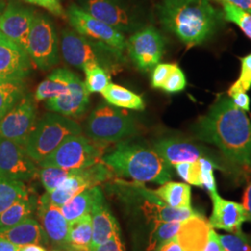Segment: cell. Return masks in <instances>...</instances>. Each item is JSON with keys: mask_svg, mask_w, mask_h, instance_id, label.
Returning a JSON list of instances; mask_svg holds the SVG:
<instances>
[{"mask_svg": "<svg viewBox=\"0 0 251 251\" xmlns=\"http://www.w3.org/2000/svg\"><path fill=\"white\" fill-rule=\"evenodd\" d=\"M194 131L198 140L218 147L236 168L251 171V122L232 99L217 100Z\"/></svg>", "mask_w": 251, "mask_h": 251, "instance_id": "cell-1", "label": "cell"}, {"mask_svg": "<svg viewBox=\"0 0 251 251\" xmlns=\"http://www.w3.org/2000/svg\"><path fill=\"white\" fill-rule=\"evenodd\" d=\"M157 14L162 25L188 47L213 36L225 19L210 0H163Z\"/></svg>", "mask_w": 251, "mask_h": 251, "instance_id": "cell-2", "label": "cell"}, {"mask_svg": "<svg viewBox=\"0 0 251 251\" xmlns=\"http://www.w3.org/2000/svg\"><path fill=\"white\" fill-rule=\"evenodd\" d=\"M101 162L117 176L136 182L164 184L171 179V167L153 148L126 140L102 156Z\"/></svg>", "mask_w": 251, "mask_h": 251, "instance_id": "cell-3", "label": "cell"}, {"mask_svg": "<svg viewBox=\"0 0 251 251\" xmlns=\"http://www.w3.org/2000/svg\"><path fill=\"white\" fill-rule=\"evenodd\" d=\"M61 49L64 61L81 69L88 64H96L110 74L120 71L125 63L123 51L75 30H63Z\"/></svg>", "mask_w": 251, "mask_h": 251, "instance_id": "cell-4", "label": "cell"}, {"mask_svg": "<svg viewBox=\"0 0 251 251\" xmlns=\"http://www.w3.org/2000/svg\"><path fill=\"white\" fill-rule=\"evenodd\" d=\"M82 128L70 117L47 113L36 122L25 144L28 155L38 164L73 135L81 134Z\"/></svg>", "mask_w": 251, "mask_h": 251, "instance_id": "cell-5", "label": "cell"}, {"mask_svg": "<svg viewBox=\"0 0 251 251\" xmlns=\"http://www.w3.org/2000/svg\"><path fill=\"white\" fill-rule=\"evenodd\" d=\"M139 131L134 117L120 108L101 103L95 108L85 125L87 137L99 144L118 143Z\"/></svg>", "mask_w": 251, "mask_h": 251, "instance_id": "cell-6", "label": "cell"}, {"mask_svg": "<svg viewBox=\"0 0 251 251\" xmlns=\"http://www.w3.org/2000/svg\"><path fill=\"white\" fill-rule=\"evenodd\" d=\"M106 144H99L84 135H73L64 140L53 152L37 165L39 168L57 167L65 170H81L99 162Z\"/></svg>", "mask_w": 251, "mask_h": 251, "instance_id": "cell-7", "label": "cell"}, {"mask_svg": "<svg viewBox=\"0 0 251 251\" xmlns=\"http://www.w3.org/2000/svg\"><path fill=\"white\" fill-rule=\"evenodd\" d=\"M76 5L121 33L144 28L140 10L129 0H77Z\"/></svg>", "mask_w": 251, "mask_h": 251, "instance_id": "cell-8", "label": "cell"}, {"mask_svg": "<svg viewBox=\"0 0 251 251\" xmlns=\"http://www.w3.org/2000/svg\"><path fill=\"white\" fill-rule=\"evenodd\" d=\"M59 38L53 22L46 14L36 13L30 30L26 51L41 70L59 63Z\"/></svg>", "mask_w": 251, "mask_h": 251, "instance_id": "cell-9", "label": "cell"}, {"mask_svg": "<svg viewBox=\"0 0 251 251\" xmlns=\"http://www.w3.org/2000/svg\"><path fill=\"white\" fill-rule=\"evenodd\" d=\"M126 49L137 68L142 72H149L163 57L165 39L156 28L144 27L127 39Z\"/></svg>", "mask_w": 251, "mask_h": 251, "instance_id": "cell-10", "label": "cell"}, {"mask_svg": "<svg viewBox=\"0 0 251 251\" xmlns=\"http://www.w3.org/2000/svg\"><path fill=\"white\" fill-rule=\"evenodd\" d=\"M111 177H113V171L104 163L99 162L89 168L77 170L58 188L50 193L46 192V198L55 206L61 207L82 191L99 185Z\"/></svg>", "mask_w": 251, "mask_h": 251, "instance_id": "cell-11", "label": "cell"}, {"mask_svg": "<svg viewBox=\"0 0 251 251\" xmlns=\"http://www.w3.org/2000/svg\"><path fill=\"white\" fill-rule=\"evenodd\" d=\"M66 18L75 32L82 36L104 42L117 50L124 51L126 39L124 35L114 27L91 16L80 9L76 4H71L65 11Z\"/></svg>", "mask_w": 251, "mask_h": 251, "instance_id": "cell-12", "label": "cell"}, {"mask_svg": "<svg viewBox=\"0 0 251 251\" xmlns=\"http://www.w3.org/2000/svg\"><path fill=\"white\" fill-rule=\"evenodd\" d=\"M38 167L25 146L0 136V177L26 182L38 176Z\"/></svg>", "mask_w": 251, "mask_h": 251, "instance_id": "cell-13", "label": "cell"}, {"mask_svg": "<svg viewBox=\"0 0 251 251\" xmlns=\"http://www.w3.org/2000/svg\"><path fill=\"white\" fill-rule=\"evenodd\" d=\"M34 97L25 94L18 103L0 120V136L25 146L36 122Z\"/></svg>", "mask_w": 251, "mask_h": 251, "instance_id": "cell-14", "label": "cell"}, {"mask_svg": "<svg viewBox=\"0 0 251 251\" xmlns=\"http://www.w3.org/2000/svg\"><path fill=\"white\" fill-rule=\"evenodd\" d=\"M36 12L19 0L7 3L0 17V31L26 50L30 30Z\"/></svg>", "mask_w": 251, "mask_h": 251, "instance_id": "cell-15", "label": "cell"}, {"mask_svg": "<svg viewBox=\"0 0 251 251\" xmlns=\"http://www.w3.org/2000/svg\"><path fill=\"white\" fill-rule=\"evenodd\" d=\"M26 50L0 31V83L24 82L32 70Z\"/></svg>", "mask_w": 251, "mask_h": 251, "instance_id": "cell-16", "label": "cell"}, {"mask_svg": "<svg viewBox=\"0 0 251 251\" xmlns=\"http://www.w3.org/2000/svg\"><path fill=\"white\" fill-rule=\"evenodd\" d=\"M36 215L48 236L50 245L56 250L66 251L68 249V226L61 207L55 206L45 194L38 199Z\"/></svg>", "mask_w": 251, "mask_h": 251, "instance_id": "cell-17", "label": "cell"}, {"mask_svg": "<svg viewBox=\"0 0 251 251\" xmlns=\"http://www.w3.org/2000/svg\"><path fill=\"white\" fill-rule=\"evenodd\" d=\"M90 103V92L85 82L75 75L69 90L64 94L47 100L46 107L50 112L67 117H79L86 112Z\"/></svg>", "mask_w": 251, "mask_h": 251, "instance_id": "cell-18", "label": "cell"}, {"mask_svg": "<svg viewBox=\"0 0 251 251\" xmlns=\"http://www.w3.org/2000/svg\"><path fill=\"white\" fill-rule=\"evenodd\" d=\"M209 195L213 203L212 214L208 221L211 227L230 233L241 232L243 224L248 221L242 204L221 198L217 191Z\"/></svg>", "mask_w": 251, "mask_h": 251, "instance_id": "cell-19", "label": "cell"}, {"mask_svg": "<svg viewBox=\"0 0 251 251\" xmlns=\"http://www.w3.org/2000/svg\"><path fill=\"white\" fill-rule=\"evenodd\" d=\"M171 168L179 163L196 162L202 157L212 158L206 148L180 139H163L152 147Z\"/></svg>", "mask_w": 251, "mask_h": 251, "instance_id": "cell-20", "label": "cell"}, {"mask_svg": "<svg viewBox=\"0 0 251 251\" xmlns=\"http://www.w3.org/2000/svg\"><path fill=\"white\" fill-rule=\"evenodd\" d=\"M90 215L93 249L98 245L106 242L115 233L120 232L119 225L115 216L111 212L102 192H100L95 199Z\"/></svg>", "mask_w": 251, "mask_h": 251, "instance_id": "cell-21", "label": "cell"}, {"mask_svg": "<svg viewBox=\"0 0 251 251\" xmlns=\"http://www.w3.org/2000/svg\"><path fill=\"white\" fill-rule=\"evenodd\" d=\"M211 229V225L204 216H192L181 222L176 238L183 251H202Z\"/></svg>", "mask_w": 251, "mask_h": 251, "instance_id": "cell-22", "label": "cell"}, {"mask_svg": "<svg viewBox=\"0 0 251 251\" xmlns=\"http://www.w3.org/2000/svg\"><path fill=\"white\" fill-rule=\"evenodd\" d=\"M0 237H3L21 247L29 244H37L42 246L50 245L43 227L33 217H30L8 229L0 230Z\"/></svg>", "mask_w": 251, "mask_h": 251, "instance_id": "cell-23", "label": "cell"}, {"mask_svg": "<svg viewBox=\"0 0 251 251\" xmlns=\"http://www.w3.org/2000/svg\"><path fill=\"white\" fill-rule=\"evenodd\" d=\"M75 74L65 68H58L50 73L36 89L35 99L45 100L64 94L69 90Z\"/></svg>", "mask_w": 251, "mask_h": 251, "instance_id": "cell-24", "label": "cell"}, {"mask_svg": "<svg viewBox=\"0 0 251 251\" xmlns=\"http://www.w3.org/2000/svg\"><path fill=\"white\" fill-rule=\"evenodd\" d=\"M100 192L102 191L99 185L86 189L61 206V210L68 224L82 216L90 214L91 207Z\"/></svg>", "mask_w": 251, "mask_h": 251, "instance_id": "cell-25", "label": "cell"}, {"mask_svg": "<svg viewBox=\"0 0 251 251\" xmlns=\"http://www.w3.org/2000/svg\"><path fill=\"white\" fill-rule=\"evenodd\" d=\"M38 199L29 194L20 198L0 215V230L8 229L26 220L36 211Z\"/></svg>", "mask_w": 251, "mask_h": 251, "instance_id": "cell-26", "label": "cell"}, {"mask_svg": "<svg viewBox=\"0 0 251 251\" xmlns=\"http://www.w3.org/2000/svg\"><path fill=\"white\" fill-rule=\"evenodd\" d=\"M167 205L174 208H191V187L183 182L168 181L153 191Z\"/></svg>", "mask_w": 251, "mask_h": 251, "instance_id": "cell-27", "label": "cell"}, {"mask_svg": "<svg viewBox=\"0 0 251 251\" xmlns=\"http://www.w3.org/2000/svg\"><path fill=\"white\" fill-rule=\"evenodd\" d=\"M69 248L93 251L92 225L90 214L82 216L77 220L69 223L68 249Z\"/></svg>", "mask_w": 251, "mask_h": 251, "instance_id": "cell-28", "label": "cell"}, {"mask_svg": "<svg viewBox=\"0 0 251 251\" xmlns=\"http://www.w3.org/2000/svg\"><path fill=\"white\" fill-rule=\"evenodd\" d=\"M101 94L108 103L116 107L139 111L145 107L144 100L140 95L117 84L110 83Z\"/></svg>", "mask_w": 251, "mask_h": 251, "instance_id": "cell-29", "label": "cell"}, {"mask_svg": "<svg viewBox=\"0 0 251 251\" xmlns=\"http://www.w3.org/2000/svg\"><path fill=\"white\" fill-rule=\"evenodd\" d=\"M29 194L30 191L25 182L0 177V215L14 202Z\"/></svg>", "mask_w": 251, "mask_h": 251, "instance_id": "cell-30", "label": "cell"}, {"mask_svg": "<svg viewBox=\"0 0 251 251\" xmlns=\"http://www.w3.org/2000/svg\"><path fill=\"white\" fill-rule=\"evenodd\" d=\"M25 95L24 82L0 83V120Z\"/></svg>", "mask_w": 251, "mask_h": 251, "instance_id": "cell-31", "label": "cell"}, {"mask_svg": "<svg viewBox=\"0 0 251 251\" xmlns=\"http://www.w3.org/2000/svg\"><path fill=\"white\" fill-rule=\"evenodd\" d=\"M180 224L181 222L153 223L152 231L149 236L148 251H156L163 244L176 237L177 233L179 232Z\"/></svg>", "mask_w": 251, "mask_h": 251, "instance_id": "cell-32", "label": "cell"}, {"mask_svg": "<svg viewBox=\"0 0 251 251\" xmlns=\"http://www.w3.org/2000/svg\"><path fill=\"white\" fill-rule=\"evenodd\" d=\"M82 70L86 74V88L90 93H102L110 82V74L96 64H88Z\"/></svg>", "mask_w": 251, "mask_h": 251, "instance_id": "cell-33", "label": "cell"}, {"mask_svg": "<svg viewBox=\"0 0 251 251\" xmlns=\"http://www.w3.org/2000/svg\"><path fill=\"white\" fill-rule=\"evenodd\" d=\"M77 170H65L57 167H45L38 171V177L47 193L58 188L63 181L74 175Z\"/></svg>", "mask_w": 251, "mask_h": 251, "instance_id": "cell-34", "label": "cell"}, {"mask_svg": "<svg viewBox=\"0 0 251 251\" xmlns=\"http://www.w3.org/2000/svg\"><path fill=\"white\" fill-rule=\"evenodd\" d=\"M225 20L239 27L244 34L251 39V13L239 9L232 4L223 3Z\"/></svg>", "mask_w": 251, "mask_h": 251, "instance_id": "cell-35", "label": "cell"}, {"mask_svg": "<svg viewBox=\"0 0 251 251\" xmlns=\"http://www.w3.org/2000/svg\"><path fill=\"white\" fill-rule=\"evenodd\" d=\"M174 169L179 177L188 184L203 187L198 160L196 162L179 163L174 166Z\"/></svg>", "mask_w": 251, "mask_h": 251, "instance_id": "cell-36", "label": "cell"}, {"mask_svg": "<svg viewBox=\"0 0 251 251\" xmlns=\"http://www.w3.org/2000/svg\"><path fill=\"white\" fill-rule=\"evenodd\" d=\"M200 166V172H201V180L202 185L206 188L209 194L217 191L216 186L215 176L214 171L216 169H221L217 162L213 158L209 157H202L198 160Z\"/></svg>", "mask_w": 251, "mask_h": 251, "instance_id": "cell-37", "label": "cell"}, {"mask_svg": "<svg viewBox=\"0 0 251 251\" xmlns=\"http://www.w3.org/2000/svg\"><path fill=\"white\" fill-rule=\"evenodd\" d=\"M251 89V53L241 59V72L228 91L231 97L237 92H247Z\"/></svg>", "mask_w": 251, "mask_h": 251, "instance_id": "cell-38", "label": "cell"}, {"mask_svg": "<svg viewBox=\"0 0 251 251\" xmlns=\"http://www.w3.org/2000/svg\"><path fill=\"white\" fill-rule=\"evenodd\" d=\"M225 251H251L250 238L242 231L237 233L219 234Z\"/></svg>", "mask_w": 251, "mask_h": 251, "instance_id": "cell-39", "label": "cell"}, {"mask_svg": "<svg viewBox=\"0 0 251 251\" xmlns=\"http://www.w3.org/2000/svg\"><path fill=\"white\" fill-rule=\"evenodd\" d=\"M186 87V77L177 64H173L171 73L165 81L162 90L168 93H176L184 90Z\"/></svg>", "mask_w": 251, "mask_h": 251, "instance_id": "cell-40", "label": "cell"}, {"mask_svg": "<svg viewBox=\"0 0 251 251\" xmlns=\"http://www.w3.org/2000/svg\"><path fill=\"white\" fill-rule=\"evenodd\" d=\"M173 64L171 63H158L152 74V87L154 89H162L165 81L167 80Z\"/></svg>", "mask_w": 251, "mask_h": 251, "instance_id": "cell-41", "label": "cell"}, {"mask_svg": "<svg viewBox=\"0 0 251 251\" xmlns=\"http://www.w3.org/2000/svg\"><path fill=\"white\" fill-rule=\"evenodd\" d=\"M27 3L41 7L50 11L54 16L66 17L65 11L60 0H25Z\"/></svg>", "mask_w": 251, "mask_h": 251, "instance_id": "cell-42", "label": "cell"}, {"mask_svg": "<svg viewBox=\"0 0 251 251\" xmlns=\"http://www.w3.org/2000/svg\"><path fill=\"white\" fill-rule=\"evenodd\" d=\"M93 251H126L120 232L115 233L106 242L96 246Z\"/></svg>", "mask_w": 251, "mask_h": 251, "instance_id": "cell-43", "label": "cell"}, {"mask_svg": "<svg viewBox=\"0 0 251 251\" xmlns=\"http://www.w3.org/2000/svg\"><path fill=\"white\" fill-rule=\"evenodd\" d=\"M202 251H225V248L220 240L219 234L216 233L213 228L210 230L208 240Z\"/></svg>", "mask_w": 251, "mask_h": 251, "instance_id": "cell-44", "label": "cell"}, {"mask_svg": "<svg viewBox=\"0 0 251 251\" xmlns=\"http://www.w3.org/2000/svg\"><path fill=\"white\" fill-rule=\"evenodd\" d=\"M232 100L235 106L241 109L243 111H249L250 110V103L251 100L249 95L246 92H237L231 96Z\"/></svg>", "mask_w": 251, "mask_h": 251, "instance_id": "cell-45", "label": "cell"}, {"mask_svg": "<svg viewBox=\"0 0 251 251\" xmlns=\"http://www.w3.org/2000/svg\"><path fill=\"white\" fill-rule=\"evenodd\" d=\"M243 206L246 210L248 221L251 223V182L247 186L243 196Z\"/></svg>", "mask_w": 251, "mask_h": 251, "instance_id": "cell-46", "label": "cell"}, {"mask_svg": "<svg viewBox=\"0 0 251 251\" xmlns=\"http://www.w3.org/2000/svg\"><path fill=\"white\" fill-rule=\"evenodd\" d=\"M217 2L223 3H229L233 6L243 9L249 13H251V0H215Z\"/></svg>", "mask_w": 251, "mask_h": 251, "instance_id": "cell-47", "label": "cell"}, {"mask_svg": "<svg viewBox=\"0 0 251 251\" xmlns=\"http://www.w3.org/2000/svg\"><path fill=\"white\" fill-rule=\"evenodd\" d=\"M183 251V250L179 246L177 238L174 237L170 241L163 244L156 251Z\"/></svg>", "mask_w": 251, "mask_h": 251, "instance_id": "cell-48", "label": "cell"}, {"mask_svg": "<svg viewBox=\"0 0 251 251\" xmlns=\"http://www.w3.org/2000/svg\"><path fill=\"white\" fill-rule=\"evenodd\" d=\"M21 246L15 245L9 240L0 237V251H20Z\"/></svg>", "mask_w": 251, "mask_h": 251, "instance_id": "cell-49", "label": "cell"}, {"mask_svg": "<svg viewBox=\"0 0 251 251\" xmlns=\"http://www.w3.org/2000/svg\"><path fill=\"white\" fill-rule=\"evenodd\" d=\"M20 251H48L47 249L44 248L42 245H37V244H29L21 247Z\"/></svg>", "mask_w": 251, "mask_h": 251, "instance_id": "cell-50", "label": "cell"}, {"mask_svg": "<svg viewBox=\"0 0 251 251\" xmlns=\"http://www.w3.org/2000/svg\"><path fill=\"white\" fill-rule=\"evenodd\" d=\"M6 3L5 2H2V1H0V17H1V14H2V12H3V10L5 9V7H6Z\"/></svg>", "mask_w": 251, "mask_h": 251, "instance_id": "cell-51", "label": "cell"}, {"mask_svg": "<svg viewBox=\"0 0 251 251\" xmlns=\"http://www.w3.org/2000/svg\"><path fill=\"white\" fill-rule=\"evenodd\" d=\"M65 251H89V250H76V249H72V248H69L67 249Z\"/></svg>", "mask_w": 251, "mask_h": 251, "instance_id": "cell-52", "label": "cell"}, {"mask_svg": "<svg viewBox=\"0 0 251 251\" xmlns=\"http://www.w3.org/2000/svg\"><path fill=\"white\" fill-rule=\"evenodd\" d=\"M0 1H2V2H5V3L7 4V3H9V2H10V1H16V0H0Z\"/></svg>", "mask_w": 251, "mask_h": 251, "instance_id": "cell-53", "label": "cell"}, {"mask_svg": "<svg viewBox=\"0 0 251 251\" xmlns=\"http://www.w3.org/2000/svg\"><path fill=\"white\" fill-rule=\"evenodd\" d=\"M60 251V250H54V251Z\"/></svg>", "mask_w": 251, "mask_h": 251, "instance_id": "cell-54", "label": "cell"}]
</instances>
